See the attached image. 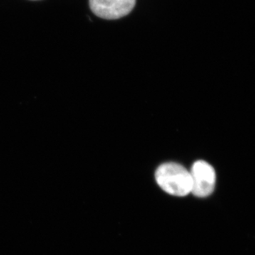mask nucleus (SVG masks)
Here are the masks:
<instances>
[{
  "label": "nucleus",
  "instance_id": "7ed1b4c3",
  "mask_svg": "<svg viewBox=\"0 0 255 255\" xmlns=\"http://www.w3.org/2000/svg\"><path fill=\"white\" fill-rule=\"evenodd\" d=\"M136 0H90L92 12L105 19H118L133 9Z\"/></svg>",
  "mask_w": 255,
  "mask_h": 255
},
{
  "label": "nucleus",
  "instance_id": "f257e3e1",
  "mask_svg": "<svg viewBox=\"0 0 255 255\" xmlns=\"http://www.w3.org/2000/svg\"><path fill=\"white\" fill-rule=\"evenodd\" d=\"M155 179L161 189L171 195L181 197L191 192L190 172L181 164H162L156 170Z\"/></svg>",
  "mask_w": 255,
  "mask_h": 255
},
{
  "label": "nucleus",
  "instance_id": "f03ea898",
  "mask_svg": "<svg viewBox=\"0 0 255 255\" xmlns=\"http://www.w3.org/2000/svg\"><path fill=\"white\" fill-rule=\"evenodd\" d=\"M191 192L196 197L205 198L214 192L216 175L211 164L204 160H198L193 164L190 171Z\"/></svg>",
  "mask_w": 255,
  "mask_h": 255
}]
</instances>
